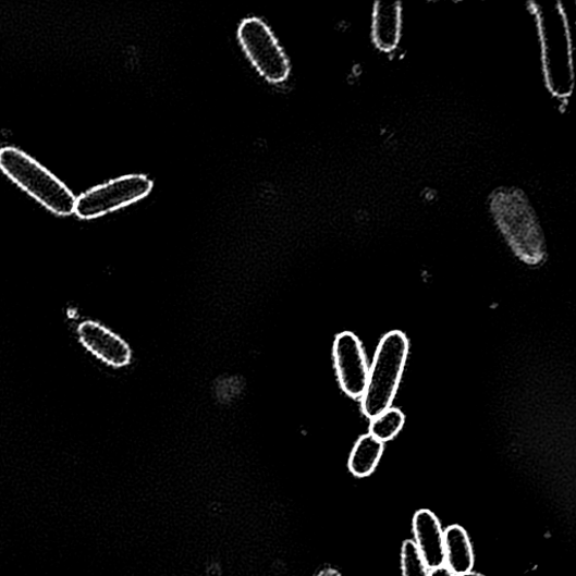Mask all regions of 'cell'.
<instances>
[{
  "mask_svg": "<svg viewBox=\"0 0 576 576\" xmlns=\"http://www.w3.org/2000/svg\"><path fill=\"white\" fill-rule=\"evenodd\" d=\"M539 47L540 72L550 95L567 101L575 90V46L571 21L559 2L532 8Z\"/></svg>",
  "mask_w": 576,
  "mask_h": 576,
  "instance_id": "obj_1",
  "label": "cell"
},
{
  "mask_svg": "<svg viewBox=\"0 0 576 576\" xmlns=\"http://www.w3.org/2000/svg\"><path fill=\"white\" fill-rule=\"evenodd\" d=\"M499 226L507 243L527 262H538L544 254L543 238L528 203L516 194H501L494 203Z\"/></svg>",
  "mask_w": 576,
  "mask_h": 576,
  "instance_id": "obj_4",
  "label": "cell"
},
{
  "mask_svg": "<svg viewBox=\"0 0 576 576\" xmlns=\"http://www.w3.org/2000/svg\"><path fill=\"white\" fill-rule=\"evenodd\" d=\"M339 385L352 399H361L368 379L369 366L359 338L351 332L339 333L332 348Z\"/></svg>",
  "mask_w": 576,
  "mask_h": 576,
  "instance_id": "obj_7",
  "label": "cell"
},
{
  "mask_svg": "<svg viewBox=\"0 0 576 576\" xmlns=\"http://www.w3.org/2000/svg\"><path fill=\"white\" fill-rule=\"evenodd\" d=\"M238 37L244 51L267 82L281 84L289 78V59L266 23L257 17L246 19L240 26Z\"/></svg>",
  "mask_w": 576,
  "mask_h": 576,
  "instance_id": "obj_5",
  "label": "cell"
},
{
  "mask_svg": "<svg viewBox=\"0 0 576 576\" xmlns=\"http://www.w3.org/2000/svg\"><path fill=\"white\" fill-rule=\"evenodd\" d=\"M384 453V444L370 433L361 436L355 444L348 467L356 478H367L375 473Z\"/></svg>",
  "mask_w": 576,
  "mask_h": 576,
  "instance_id": "obj_12",
  "label": "cell"
},
{
  "mask_svg": "<svg viewBox=\"0 0 576 576\" xmlns=\"http://www.w3.org/2000/svg\"><path fill=\"white\" fill-rule=\"evenodd\" d=\"M0 169L16 185L51 212L68 217L75 212L76 197L59 179L21 149H0Z\"/></svg>",
  "mask_w": 576,
  "mask_h": 576,
  "instance_id": "obj_3",
  "label": "cell"
},
{
  "mask_svg": "<svg viewBox=\"0 0 576 576\" xmlns=\"http://www.w3.org/2000/svg\"><path fill=\"white\" fill-rule=\"evenodd\" d=\"M77 333L84 347L107 365L122 368L131 363V347L108 327L87 320L78 326Z\"/></svg>",
  "mask_w": 576,
  "mask_h": 576,
  "instance_id": "obj_8",
  "label": "cell"
},
{
  "mask_svg": "<svg viewBox=\"0 0 576 576\" xmlns=\"http://www.w3.org/2000/svg\"><path fill=\"white\" fill-rule=\"evenodd\" d=\"M154 187L144 175H127L96 186L76 198L75 213L84 220L103 217L145 198Z\"/></svg>",
  "mask_w": 576,
  "mask_h": 576,
  "instance_id": "obj_6",
  "label": "cell"
},
{
  "mask_svg": "<svg viewBox=\"0 0 576 576\" xmlns=\"http://www.w3.org/2000/svg\"><path fill=\"white\" fill-rule=\"evenodd\" d=\"M404 422V415L399 409L390 408L375 419H371L369 433L384 444L399 434Z\"/></svg>",
  "mask_w": 576,
  "mask_h": 576,
  "instance_id": "obj_13",
  "label": "cell"
},
{
  "mask_svg": "<svg viewBox=\"0 0 576 576\" xmlns=\"http://www.w3.org/2000/svg\"><path fill=\"white\" fill-rule=\"evenodd\" d=\"M316 576H343L341 572L332 566L322 567Z\"/></svg>",
  "mask_w": 576,
  "mask_h": 576,
  "instance_id": "obj_16",
  "label": "cell"
},
{
  "mask_svg": "<svg viewBox=\"0 0 576 576\" xmlns=\"http://www.w3.org/2000/svg\"><path fill=\"white\" fill-rule=\"evenodd\" d=\"M409 351V339L402 331L394 330L382 338L360 399L363 414L368 419H375L392 408Z\"/></svg>",
  "mask_w": 576,
  "mask_h": 576,
  "instance_id": "obj_2",
  "label": "cell"
},
{
  "mask_svg": "<svg viewBox=\"0 0 576 576\" xmlns=\"http://www.w3.org/2000/svg\"><path fill=\"white\" fill-rule=\"evenodd\" d=\"M429 576H456L446 565L430 569Z\"/></svg>",
  "mask_w": 576,
  "mask_h": 576,
  "instance_id": "obj_15",
  "label": "cell"
},
{
  "mask_svg": "<svg viewBox=\"0 0 576 576\" xmlns=\"http://www.w3.org/2000/svg\"><path fill=\"white\" fill-rule=\"evenodd\" d=\"M414 534L415 544L427 566L432 569L445 565L444 530L432 512L421 510L416 513Z\"/></svg>",
  "mask_w": 576,
  "mask_h": 576,
  "instance_id": "obj_10",
  "label": "cell"
},
{
  "mask_svg": "<svg viewBox=\"0 0 576 576\" xmlns=\"http://www.w3.org/2000/svg\"><path fill=\"white\" fill-rule=\"evenodd\" d=\"M401 567L403 576H429L427 566L414 540H405L401 550Z\"/></svg>",
  "mask_w": 576,
  "mask_h": 576,
  "instance_id": "obj_14",
  "label": "cell"
},
{
  "mask_svg": "<svg viewBox=\"0 0 576 576\" xmlns=\"http://www.w3.org/2000/svg\"><path fill=\"white\" fill-rule=\"evenodd\" d=\"M369 33L371 44L379 52H396L404 33V10L399 0H379L372 7Z\"/></svg>",
  "mask_w": 576,
  "mask_h": 576,
  "instance_id": "obj_9",
  "label": "cell"
},
{
  "mask_svg": "<svg viewBox=\"0 0 576 576\" xmlns=\"http://www.w3.org/2000/svg\"><path fill=\"white\" fill-rule=\"evenodd\" d=\"M459 576H488V575L470 571V572H468L466 574H463V575H459Z\"/></svg>",
  "mask_w": 576,
  "mask_h": 576,
  "instance_id": "obj_17",
  "label": "cell"
},
{
  "mask_svg": "<svg viewBox=\"0 0 576 576\" xmlns=\"http://www.w3.org/2000/svg\"><path fill=\"white\" fill-rule=\"evenodd\" d=\"M445 563L456 575H463L473 571L474 552L466 530L459 525L450 526L444 530Z\"/></svg>",
  "mask_w": 576,
  "mask_h": 576,
  "instance_id": "obj_11",
  "label": "cell"
}]
</instances>
